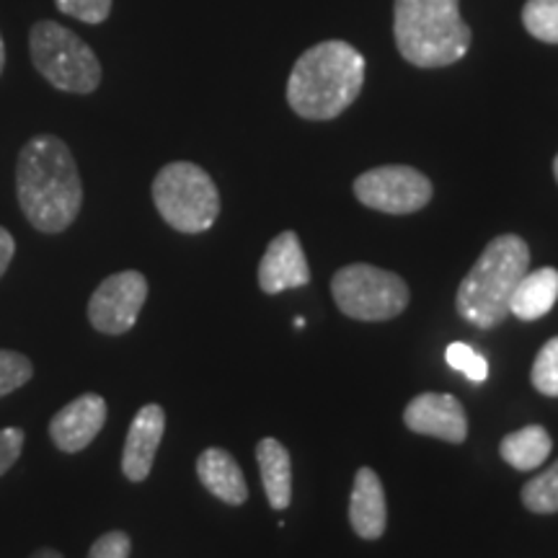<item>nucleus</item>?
Wrapping results in <instances>:
<instances>
[{
  "mask_svg": "<svg viewBox=\"0 0 558 558\" xmlns=\"http://www.w3.org/2000/svg\"><path fill=\"white\" fill-rule=\"evenodd\" d=\"M16 197L26 220L41 233H62L83 205V184L73 153L60 137L37 135L16 160Z\"/></svg>",
  "mask_w": 558,
  "mask_h": 558,
  "instance_id": "1",
  "label": "nucleus"
},
{
  "mask_svg": "<svg viewBox=\"0 0 558 558\" xmlns=\"http://www.w3.org/2000/svg\"><path fill=\"white\" fill-rule=\"evenodd\" d=\"M365 58L341 39L320 41L303 52L288 81V104L298 117L326 122L339 117L360 96Z\"/></svg>",
  "mask_w": 558,
  "mask_h": 558,
  "instance_id": "2",
  "label": "nucleus"
},
{
  "mask_svg": "<svg viewBox=\"0 0 558 558\" xmlns=\"http://www.w3.org/2000/svg\"><path fill=\"white\" fill-rule=\"evenodd\" d=\"M530 267V248L520 235L505 233L481 251L458 288V313L476 329H494L509 316V298Z\"/></svg>",
  "mask_w": 558,
  "mask_h": 558,
  "instance_id": "3",
  "label": "nucleus"
},
{
  "mask_svg": "<svg viewBox=\"0 0 558 558\" xmlns=\"http://www.w3.org/2000/svg\"><path fill=\"white\" fill-rule=\"evenodd\" d=\"M393 34L399 52L416 68L452 65L471 47L458 0H396Z\"/></svg>",
  "mask_w": 558,
  "mask_h": 558,
  "instance_id": "4",
  "label": "nucleus"
},
{
  "mask_svg": "<svg viewBox=\"0 0 558 558\" xmlns=\"http://www.w3.org/2000/svg\"><path fill=\"white\" fill-rule=\"evenodd\" d=\"M34 68L65 94H94L101 83V62L78 34L58 21H37L29 32Z\"/></svg>",
  "mask_w": 558,
  "mask_h": 558,
  "instance_id": "5",
  "label": "nucleus"
},
{
  "mask_svg": "<svg viewBox=\"0 0 558 558\" xmlns=\"http://www.w3.org/2000/svg\"><path fill=\"white\" fill-rule=\"evenodd\" d=\"M160 218L179 233H205L220 215V194L205 169L190 160L163 166L153 181Z\"/></svg>",
  "mask_w": 558,
  "mask_h": 558,
  "instance_id": "6",
  "label": "nucleus"
},
{
  "mask_svg": "<svg viewBox=\"0 0 558 558\" xmlns=\"http://www.w3.org/2000/svg\"><path fill=\"white\" fill-rule=\"evenodd\" d=\"M339 311L354 320H390L409 305L407 282L373 264H349L331 279Z\"/></svg>",
  "mask_w": 558,
  "mask_h": 558,
  "instance_id": "7",
  "label": "nucleus"
},
{
  "mask_svg": "<svg viewBox=\"0 0 558 558\" xmlns=\"http://www.w3.org/2000/svg\"><path fill=\"white\" fill-rule=\"evenodd\" d=\"M362 205L388 215H411L429 205L432 181L411 166H380L354 181Z\"/></svg>",
  "mask_w": 558,
  "mask_h": 558,
  "instance_id": "8",
  "label": "nucleus"
},
{
  "mask_svg": "<svg viewBox=\"0 0 558 558\" xmlns=\"http://www.w3.org/2000/svg\"><path fill=\"white\" fill-rule=\"evenodd\" d=\"M148 300V279L140 271H120L111 275L96 288L88 303V320L96 331L120 337L130 331Z\"/></svg>",
  "mask_w": 558,
  "mask_h": 558,
  "instance_id": "9",
  "label": "nucleus"
},
{
  "mask_svg": "<svg viewBox=\"0 0 558 558\" xmlns=\"http://www.w3.org/2000/svg\"><path fill=\"white\" fill-rule=\"evenodd\" d=\"M403 422L411 432L424 437H437L445 442L460 445L469 437V418L465 409L450 393H422L403 411Z\"/></svg>",
  "mask_w": 558,
  "mask_h": 558,
  "instance_id": "10",
  "label": "nucleus"
},
{
  "mask_svg": "<svg viewBox=\"0 0 558 558\" xmlns=\"http://www.w3.org/2000/svg\"><path fill=\"white\" fill-rule=\"evenodd\" d=\"M107 424V401L99 393H83L60 409L50 422V437L62 452H81Z\"/></svg>",
  "mask_w": 558,
  "mask_h": 558,
  "instance_id": "11",
  "label": "nucleus"
},
{
  "mask_svg": "<svg viewBox=\"0 0 558 558\" xmlns=\"http://www.w3.org/2000/svg\"><path fill=\"white\" fill-rule=\"evenodd\" d=\"M311 282V267L300 246L298 233L284 230L267 246L259 264V288L267 295H279L284 290L305 288Z\"/></svg>",
  "mask_w": 558,
  "mask_h": 558,
  "instance_id": "12",
  "label": "nucleus"
},
{
  "mask_svg": "<svg viewBox=\"0 0 558 558\" xmlns=\"http://www.w3.org/2000/svg\"><path fill=\"white\" fill-rule=\"evenodd\" d=\"M163 429L166 414L158 403H148L132 418L122 452V473L130 481H145L150 476L153 460H156L158 445L163 439Z\"/></svg>",
  "mask_w": 558,
  "mask_h": 558,
  "instance_id": "13",
  "label": "nucleus"
},
{
  "mask_svg": "<svg viewBox=\"0 0 558 558\" xmlns=\"http://www.w3.org/2000/svg\"><path fill=\"white\" fill-rule=\"evenodd\" d=\"M349 522L352 530L365 541H378L386 533L388 507L383 481L373 469H360L354 476L352 499H349Z\"/></svg>",
  "mask_w": 558,
  "mask_h": 558,
  "instance_id": "14",
  "label": "nucleus"
},
{
  "mask_svg": "<svg viewBox=\"0 0 558 558\" xmlns=\"http://www.w3.org/2000/svg\"><path fill=\"white\" fill-rule=\"evenodd\" d=\"M197 476L213 497L230 507H241L248 499L246 476L228 450L209 448L202 452L197 458Z\"/></svg>",
  "mask_w": 558,
  "mask_h": 558,
  "instance_id": "15",
  "label": "nucleus"
},
{
  "mask_svg": "<svg viewBox=\"0 0 558 558\" xmlns=\"http://www.w3.org/2000/svg\"><path fill=\"white\" fill-rule=\"evenodd\" d=\"M558 300V269L543 267L525 271L509 298V316L520 320H538L548 316Z\"/></svg>",
  "mask_w": 558,
  "mask_h": 558,
  "instance_id": "16",
  "label": "nucleus"
},
{
  "mask_svg": "<svg viewBox=\"0 0 558 558\" xmlns=\"http://www.w3.org/2000/svg\"><path fill=\"white\" fill-rule=\"evenodd\" d=\"M256 460H259L264 492L271 509H288L292 501V463L288 448L275 437H264L256 445Z\"/></svg>",
  "mask_w": 558,
  "mask_h": 558,
  "instance_id": "17",
  "label": "nucleus"
},
{
  "mask_svg": "<svg viewBox=\"0 0 558 558\" xmlns=\"http://www.w3.org/2000/svg\"><path fill=\"white\" fill-rule=\"evenodd\" d=\"M550 450H554V439H550L548 429L541 427V424H527V427L518 432H509L499 445L501 460H507L518 471L541 469L548 460Z\"/></svg>",
  "mask_w": 558,
  "mask_h": 558,
  "instance_id": "18",
  "label": "nucleus"
},
{
  "mask_svg": "<svg viewBox=\"0 0 558 558\" xmlns=\"http://www.w3.org/2000/svg\"><path fill=\"white\" fill-rule=\"evenodd\" d=\"M522 505L535 514L558 512V460L548 471L522 486Z\"/></svg>",
  "mask_w": 558,
  "mask_h": 558,
  "instance_id": "19",
  "label": "nucleus"
},
{
  "mask_svg": "<svg viewBox=\"0 0 558 558\" xmlns=\"http://www.w3.org/2000/svg\"><path fill=\"white\" fill-rule=\"evenodd\" d=\"M522 24L535 39L558 45V0H527Z\"/></svg>",
  "mask_w": 558,
  "mask_h": 558,
  "instance_id": "20",
  "label": "nucleus"
},
{
  "mask_svg": "<svg viewBox=\"0 0 558 558\" xmlns=\"http://www.w3.org/2000/svg\"><path fill=\"white\" fill-rule=\"evenodd\" d=\"M530 380H533V386L538 393L558 399V337L550 339L548 344L538 352Z\"/></svg>",
  "mask_w": 558,
  "mask_h": 558,
  "instance_id": "21",
  "label": "nucleus"
},
{
  "mask_svg": "<svg viewBox=\"0 0 558 558\" xmlns=\"http://www.w3.org/2000/svg\"><path fill=\"white\" fill-rule=\"evenodd\" d=\"M445 362L458 373H463L471 383H484L488 375L486 360L481 357L476 349L463 344V341H452V344L445 349Z\"/></svg>",
  "mask_w": 558,
  "mask_h": 558,
  "instance_id": "22",
  "label": "nucleus"
},
{
  "mask_svg": "<svg viewBox=\"0 0 558 558\" xmlns=\"http://www.w3.org/2000/svg\"><path fill=\"white\" fill-rule=\"evenodd\" d=\"M32 362L19 352H9V349H0V399L13 393L21 386L32 380Z\"/></svg>",
  "mask_w": 558,
  "mask_h": 558,
  "instance_id": "23",
  "label": "nucleus"
},
{
  "mask_svg": "<svg viewBox=\"0 0 558 558\" xmlns=\"http://www.w3.org/2000/svg\"><path fill=\"white\" fill-rule=\"evenodd\" d=\"M54 5L83 24H101L111 13V0H54Z\"/></svg>",
  "mask_w": 558,
  "mask_h": 558,
  "instance_id": "24",
  "label": "nucleus"
},
{
  "mask_svg": "<svg viewBox=\"0 0 558 558\" xmlns=\"http://www.w3.org/2000/svg\"><path fill=\"white\" fill-rule=\"evenodd\" d=\"M130 535L122 533V530H111V533H104L101 538L90 546L88 558H130Z\"/></svg>",
  "mask_w": 558,
  "mask_h": 558,
  "instance_id": "25",
  "label": "nucleus"
},
{
  "mask_svg": "<svg viewBox=\"0 0 558 558\" xmlns=\"http://www.w3.org/2000/svg\"><path fill=\"white\" fill-rule=\"evenodd\" d=\"M21 450H24V432L16 427L0 429V476L16 463Z\"/></svg>",
  "mask_w": 558,
  "mask_h": 558,
  "instance_id": "26",
  "label": "nucleus"
},
{
  "mask_svg": "<svg viewBox=\"0 0 558 558\" xmlns=\"http://www.w3.org/2000/svg\"><path fill=\"white\" fill-rule=\"evenodd\" d=\"M13 254H16V243H13V235L5 228H0V277H3L5 269H9Z\"/></svg>",
  "mask_w": 558,
  "mask_h": 558,
  "instance_id": "27",
  "label": "nucleus"
},
{
  "mask_svg": "<svg viewBox=\"0 0 558 558\" xmlns=\"http://www.w3.org/2000/svg\"><path fill=\"white\" fill-rule=\"evenodd\" d=\"M29 558H62V556L54 548H39L37 554H32Z\"/></svg>",
  "mask_w": 558,
  "mask_h": 558,
  "instance_id": "28",
  "label": "nucleus"
},
{
  "mask_svg": "<svg viewBox=\"0 0 558 558\" xmlns=\"http://www.w3.org/2000/svg\"><path fill=\"white\" fill-rule=\"evenodd\" d=\"M3 68H5V41L0 37V73H3Z\"/></svg>",
  "mask_w": 558,
  "mask_h": 558,
  "instance_id": "29",
  "label": "nucleus"
},
{
  "mask_svg": "<svg viewBox=\"0 0 558 558\" xmlns=\"http://www.w3.org/2000/svg\"><path fill=\"white\" fill-rule=\"evenodd\" d=\"M554 173H556V181H558V156H556V160H554Z\"/></svg>",
  "mask_w": 558,
  "mask_h": 558,
  "instance_id": "30",
  "label": "nucleus"
}]
</instances>
